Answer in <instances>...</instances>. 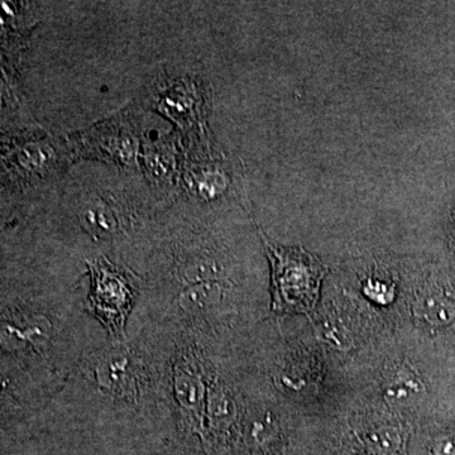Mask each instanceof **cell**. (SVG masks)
<instances>
[{"label":"cell","instance_id":"6da1fadb","mask_svg":"<svg viewBox=\"0 0 455 455\" xmlns=\"http://www.w3.org/2000/svg\"><path fill=\"white\" fill-rule=\"evenodd\" d=\"M260 235L271 263L272 310L311 317L328 272L324 262L304 248L275 244Z\"/></svg>","mask_w":455,"mask_h":455},{"label":"cell","instance_id":"7a4b0ae2","mask_svg":"<svg viewBox=\"0 0 455 455\" xmlns=\"http://www.w3.org/2000/svg\"><path fill=\"white\" fill-rule=\"evenodd\" d=\"M89 309L110 333L119 337L124 334L125 322L136 301V277L104 259L89 263Z\"/></svg>","mask_w":455,"mask_h":455},{"label":"cell","instance_id":"3957f363","mask_svg":"<svg viewBox=\"0 0 455 455\" xmlns=\"http://www.w3.org/2000/svg\"><path fill=\"white\" fill-rule=\"evenodd\" d=\"M175 395L182 411L194 423L199 421L204 403V386L199 377L190 371L179 368L175 374Z\"/></svg>","mask_w":455,"mask_h":455},{"label":"cell","instance_id":"277c9868","mask_svg":"<svg viewBox=\"0 0 455 455\" xmlns=\"http://www.w3.org/2000/svg\"><path fill=\"white\" fill-rule=\"evenodd\" d=\"M220 286L217 283H203L188 287L180 295L179 305L188 314L205 313L220 300Z\"/></svg>","mask_w":455,"mask_h":455},{"label":"cell","instance_id":"5b68a950","mask_svg":"<svg viewBox=\"0 0 455 455\" xmlns=\"http://www.w3.org/2000/svg\"><path fill=\"white\" fill-rule=\"evenodd\" d=\"M98 377L100 385L110 392L125 395L134 390L130 366L125 358L108 359L99 368Z\"/></svg>","mask_w":455,"mask_h":455},{"label":"cell","instance_id":"8992f818","mask_svg":"<svg viewBox=\"0 0 455 455\" xmlns=\"http://www.w3.org/2000/svg\"><path fill=\"white\" fill-rule=\"evenodd\" d=\"M420 314L430 324L445 328L455 324V301L444 293L427 296L420 304Z\"/></svg>","mask_w":455,"mask_h":455},{"label":"cell","instance_id":"52a82bcc","mask_svg":"<svg viewBox=\"0 0 455 455\" xmlns=\"http://www.w3.org/2000/svg\"><path fill=\"white\" fill-rule=\"evenodd\" d=\"M424 391L423 382L419 379L411 370L400 368L390 379L388 392L391 397L396 400H405V398H415L420 396Z\"/></svg>","mask_w":455,"mask_h":455},{"label":"cell","instance_id":"ba28073f","mask_svg":"<svg viewBox=\"0 0 455 455\" xmlns=\"http://www.w3.org/2000/svg\"><path fill=\"white\" fill-rule=\"evenodd\" d=\"M208 414L214 427H224L235 414L232 400L223 391H215L209 401Z\"/></svg>","mask_w":455,"mask_h":455},{"label":"cell","instance_id":"9c48e42d","mask_svg":"<svg viewBox=\"0 0 455 455\" xmlns=\"http://www.w3.org/2000/svg\"><path fill=\"white\" fill-rule=\"evenodd\" d=\"M181 276L190 283H199V281H208L217 276V267L208 260H194L187 263L181 268Z\"/></svg>","mask_w":455,"mask_h":455},{"label":"cell","instance_id":"30bf717a","mask_svg":"<svg viewBox=\"0 0 455 455\" xmlns=\"http://www.w3.org/2000/svg\"><path fill=\"white\" fill-rule=\"evenodd\" d=\"M85 220L88 226L97 227L100 232L107 233L116 227L113 215L107 211H89L85 212Z\"/></svg>","mask_w":455,"mask_h":455},{"label":"cell","instance_id":"8fae6325","mask_svg":"<svg viewBox=\"0 0 455 455\" xmlns=\"http://www.w3.org/2000/svg\"><path fill=\"white\" fill-rule=\"evenodd\" d=\"M366 292L371 299H373L374 301L381 302V304H385V302H388L392 299L390 287L383 283L370 281L366 287Z\"/></svg>","mask_w":455,"mask_h":455},{"label":"cell","instance_id":"7c38bea8","mask_svg":"<svg viewBox=\"0 0 455 455\" xmlns=\"http://www.w3.org/2000/svg\"><path fill=\"white\" fill-rule=\"evenodd\" d=\"M436 455H455V431L442 436L435 445Z\"/></svg>","mask_w":455,"mask_h":455}]
</instances>
